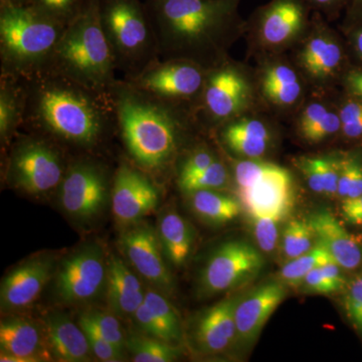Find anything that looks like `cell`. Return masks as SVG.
Masks as SVG:
<instances>
[{
  "label": "cell",
  "mask_w": 362,
  "mask_h": 362,
  "mask_svg": "<svg viewBox=\"0 0 362 362\" xmlns=\"http://www.w3.org/2000/svg\"><path fill=\"white\" fill-rule=\"evenodd\" d=\"M21 78L25 90L21 131L86 156L118 136L110 92L92 89L47 69Z\"/></svg>",
  "instance_id": "cell-1"
},
{
  "label": "cell",
  "mask_w": 362,
  "mask_h": 362,
  "mask_svg": "<svg viewBox=\"0 0 362 362\" xmlns=\"http://www.w3.org/2000/svg\"><path fill=\"white\" fill-rule=\"evenodd\" d=\"M162 59H185L206 71L230 59L247 32L240 0H145Z\"/></svg>",
  "instance_id": "cell-2"
},
{
  "label": "cell",
  "mask_w": 362,
  "mask_h": 362,
  "mask_svg": "<svg viewBox=\"0 0 362 362\" xmlns=\"http://www.w3.org/2000/svg\"><path fill=\"white\" fill-rule=\"evenodd\" d=\"M117 131L130 161L153 177L169 170L188 134L199 125L194 111L117 78L110 89Z\"/></svg>",
  "instance_id": "cell-3"
},
{
  "label": "cell",
  "mask_w": 362,
  "mask_h": 362,
  "mask_svg": "<svg viewBox=\"0 0 362 362\" xmlns=\"http://www.w3.org/2000/svg\"><path fill=\"white\" fill-rule=\"evenodd\" d=\"M45 69L57 71L92 89L110 92L116 64L101 25L98 0H89L64 30Z\"/></svg>",
  "instance_id": "cell-4"
},
{
  "label": "cell",
  "mask_w": 362,
  "mask_h": 362,
  "mask_svg": "<svg viewBox=\"0 0 362 362\" xmlns=\"http://www.w3.org/2000/svg\"><path fill=\"white\" fill-rule=\"evenodd\" d=\"M66 28L28 4L0 6V75L25 78L44 70Z\"/></svg>",
  "instance_id": "cell-5"
},
{
  "label": "cell",
  "mask_w": 362,
  "mask_h": 362,
  "mask_svg": "<svg viewBox=\"0 0 362 362\" xmlns=\"http://www.w3.org/2000/svg\"><path fill=\"white\" fill-rule=\"evenodd\" d=\"M102 28L110 45L117 71L131 78L160 59L156 32L144 2L98 0Z\"/></svg>",
  "instance_id": "cell-6"
},
{
  "label": "cell",
  "mask_w": 362,
  "mask_h": 362,
  "mask_svg": "<svg viewBox=\"0 0 362 362\" xmlns=\"http://www.w3.org/2000/svg\"><path fill=\"white\" fill-rule=\"evenodd\" d=\"M66 150L33 133L20 131L11 143L6 180L28 194L40 195L58 189L68 168Z\"/></svg>",
  "instance_id": "cell-7"
},
{
  "label": "cell",
  "mask_w": 362,
  "mask_h": 362,
  "mask_svg": "<svg viewBox=\"0 0 362 362\" xmlns=\"http://www.w3.org/2000/svg\"><path fill=\"white\" fill-rule=\"evenodd\" d=\"M238 199L250 216L281 214L288 216L294 206L295 187L291 173L273 162L259 158L233 163Z\"/></svg>",
  "instance_id": "cell-8"
},
{
  "label": "cell",
  "mask_w": 362,
  "mask_h": 362,
  "mask_svg": "<svg viewBox=\"0 0 362 362\" xmlns=\"http://www.w3.org/2000/svg\"><path fill=\"white\" fill-rule=\"evenodd\" d=\"M252 99L251 81L239 64L228 59L207 71L202 96L194 107L199 124L218 128L244 115Z\"/></svg>",
  "instance_id": "cell-9"
},
{
  "label": "cell",
  "mask_w": 362,
  "mask_h": 362,
  "mask_svg": "<svg viewBox=\"0 0 362 362\" xmlns=\"http://www.w3.org/2000/svg\"><path fill=\"white\" fill-rule=\"evenodd\" d=\"M311 11L305 0H271L259 6L247 23L252 45L268 54L292 47L310 28Z\"/></svg>",
  "instance_id": "cell-10"
},
{
  "label": "cell",
  "mask_w": 362,
  "mask_h": 362,
  "mask_svg": "<svg viewBox=\"0 0 362 362\" xmlns=\"http://www.w3.org/2000/svg\"><path fill=\"white\" fill-rule=\"evenodd\" d=\"M206 75V69L192 62L160 59L135 77L124 80L147 94L194 111Z\"/></svg>",
  "instance_id": "cell-11"
},
{
  "label": "cell",
  "mask_w": 362,
  "mask_h": 362,
  "mask_svg": "<svg viewBox=\"0 0 362 362\" xmlns=\"http://www.w3.org/2000/svg\"><path fill=\"white\" fill-rule=\"evenodd\" d=\"M113 177L104 162L90 156L76 157L58 188L59 202L75 218H93L104 206Z\"/></svg>",
  "instance_id": "cell-12"
},
{
  "label": "cell",
  "mask_w": 362,
  "mask_h": 362,
  "mask_svg": "<svg viewBox=\"0 0 362 362\" xmlns=\"http://www.w3.org/2000/svg\"><path fill=\"white\" fill-rule=\"evenodd\" d=\"M263 266L261 252L249 243H225L211 255L202 272V293L209 297L232 290L256 277Z\"/></svg>",
  "instance_id": "cell-13"
},
{
  "label": "cell",
  "mask_w": 362,
  "mask_h": 362,
  "mask_svg": "<svg viewBox=\"0 0 362 362\" xmlns=\"http://www.w3.org/2000/svg\"><path fill=\"white\" fill-rule=\"evenodd\" d=\"M111 197L116 221L131 225L156 209L160 194L151 175L124 159L114 173Z\"/></svg>",
  "instance_id": "cell-14"
},
{
  "label": "cell",
  "mask_w": 362,
  "mask_h": 362,
  "mask_svg": "<svg viewBox=\"0 0 362 362\" xmlns=\"http://www.w3.org/2000/svg\"><path fill=\"white\" fill-rule=\"evenodd\" d=\"M107 270L101 249L83 247L62 264L57 275V296L66 304L94 299L106 286Z\"/></svg>",
  "instance_id": "cell-15"
},
{
  "label": "cell",
  "mask_w": 362,
  "mask_h": 362,
  "mask_svg": "<svg viewBox=\"0 0 362 362\" xmlns=\"http://www.w3.org/2000/svg\"><path fill=\"white\" fill-rule=\"evenodd\" d=\"M309 33L297 52L298 68L311 82L328 84L341 71L344 59L341 45L318 13Z\"/></svg>",
  "instance_id": "cell-16"
},
{
  "label": "cell",
  "mask_w": 362,
  "mask_h": 362,
  "mask_svg": "<svg viewBox=\"0 0 362 362\" xmlns=\"http://www.w3.org/2000/svg\"><path fill=\"white\" fill-rule=\"evenodd\" d=\"M120 246L135 270L160 291L173 290V278L163 259L158 233L150 226L131 228L121 237Z\"/></svg>",
  "instance_id": "cell-17"
},
{
  "label": "cell",
  "mask_w": 362,
  "mask_h": 362,
  "mask_svg": "<svg viewBox=\"0 0 362 362\" xmlns=\"http://www.w3.org/2000/svg\"><path fill=\"white\" fill-rule=\"evenodd\" d=\"M286 295L284 286L272 282L259 286L247 296L239 298L235 318L237 338L240 342L247 344L257 339L272 314L284 301Z\"/></svg>",
  "instance_id": "cell-18"
},
{
  "label": "cell",
  "mask_w": 362,
  "mask_h": 362,
  "mask_svg": "<svg viewBox=\"0 0 362 362\" xmlns=\"http://www.w3.org/2000/svg\"><path fill=\"white\" fill-rule=\"evenodd\" d=\"M54 261L40 257L26 262L6 276L0 289L4 311L25 308L39 297L52 277Z\"/></svg>",
  "instance_id": "cell-19"
},
{
  "label": "cell",
  "mask_w": 362,
  "mask_h": 362,
  "mask_svg": "<svg viewBox=\"0 0 362 362\" xmlns=\"http://www.w3.org/2000/svg\"><path fill=\"white\" fill-rule=\"evenodd\" d=\"M314 235L333 259L346 270H354L362 262V249L342 223L327 209L312 214L308 218Z\"/></svg>",
  "instance_id": "cell-20"
},
{
  "label": "cell",
  "mask_w": 362,
  "mask_h": 362,
  "mask_svg": "<svg viewBox=\"0 0 362 362\" xmlns=\"http://www.w3.org/2000/svg\"><path fill=\"white\" fill-rule=\"evenodd\" d=\"M239 298L228 297L214 305L199 319L195 340L206 354H221L237 338L235 311Z\"/></svg>",
  "instance_id": "cell-21"
},
{
  "label": "cell",
  "mask_w": 362,
  "mask_h": 362,
  "mask_svg": "<svg viewBox=\"0 0 362 362\" xmlns=\"http://www.w3.org/2000/svg\"><path fill=\"white\" fill-rule=\"evenodd\" d=\"M1 362H37L49 358L42 333L35 324L21 318H11L0 324Z\"/></svg>",
  "instance_id": "cell-22"
},
{
  "label": "cell",
  "mask_w": 362,
  "mask_h": 362,
  "mask_svg": "<svg viewBox=\"0 0 362 362\" xmlns=\"http://www.w3.org/2000/svg\"><path fill=\"white\" fill-rule=\"evenodd\" d=\"M226 147L233 153L249 159L265 156L272 141L270 128L264 121L244 115L216 128Z\"/></svg>",
  "instance_id": "cell-23"
},
{
  "label": "cell",
  "mask_w": 362,
  "mask_h": 362,
  "mask_svg": "<svg viewBox=\"0 0 362 362\" xmlns=\"http://www.w3.org/2000/svg\"><path fill=\"white\" fill-rule=\"evenodd\" d=\"M259 87L266 101L279 109L292 108L304 94L300 71L284 61L270 62L262 69Z\"/></svg>",
  "instance_id": "cell-24"
},
{
  "label": "cell",
  "mask_w": 362,
  "mask_h": 362,
  "mask_svg": "<svg viewBox=\"0 0 362 362\" xmlns=\"http://www.w3.org/2000/svg\"><path fill=\"white\" fill-rule=\"evenodd\" d=\"M47 347L54 358L65 362H84L90 359V349L84 330L68 317L56 314L45 321Z\"/></svg>",
  "instance_id": "cell-25"
},
{
  "label": "cell",
  "mask_w": 362,
  "mask_h": 362,
  "mask_svg": "<svg viewBox=\"0 0 362 362\" xmlns=\"http://www.w3.org/2000/svg\"><path fill=\"white\" fill-rule=\"evenodd\" d=\"M106 286L108 304L115 314L133 315L144 302L141 281L117 257L109 262Z\"/></svg>",
  "instance_id": "cell-26"
},
{
  "label": "cell",
  "mask_w": 362,
  "mask_h": 362,
  "mask_svg": "<svg viewBox=\"0 0 362 362\" xmlns=\"http://www.w3.org/2000/svg\"><path fill=\"white\" fill-rule=\"evenodd\" d=\"M25 111V90L21 78L0 75V140L4 147L20 133Z\"/></svg>",
  "instance_id": "cell-27"
},
{
  "label": "cell",
  "mask_w": 362,
  "mask_h": 362,
  "mask_svg": "<svg viewBox=\"0 0 362 362\" xmlns=\"http://www.w3.org/2000/svg\"><path fill=\"white\" fill-rule=\"evenodd\" d=\"M158 237L169 261L182 266L194 246V232L189 223L175 211L163 214L159 221Z\"/></svg>",
  "instance_id": "cell-28"
},
{
  "label": "cell",
  "mask_w": 362,
  "mask_h": 362,
  "mask_svg": "<svg viewBox=\"0 0 362 362\" xmlns=\"http://www.w3.org/2000/svg\"><path fill=\"white\" fill-rule=\"evenodd\" d=\"M187 195L194 213L214 225L230 223L243 211L239 199L221 194L220 190H199Z\"/></svg>",
  "instance_id": "cell-29"
},
{
  "label": "cell",
  "mask_w": 362,
  "mask_h": 362,
  "mask_svg": "<svg viewBox=\"0 0 362 362\" xmlns=\"http://www.w3.org/2000/svg\"><path fill=\"white\" fill-rule=\"evenodd\" d=\"M297 166L314 192L328 197L337 194L341 159L331 156H303L298 159Z\"/></svg>",
  "instance_id": "cell-30"
},
{
  "label": "cell",
  "mask_w": 362,
  "mask_h": 362,
  "mask_svg": "<svg viewBox=\"0 0 362 362\" xmlns=\"http://www.w3.org/2000/svg\"><path fill=\"white\" fill-rule=\"evenodd\" d=\"M126 346L136 362H170L180 356V349L173 343L149 335H132Z\"/></svg>",
  "instance_id": "cell-31"
},
{
  "label": "cell",
  "mask_w": 362,
  "mask_h": 362,
  "mask_svg": "<svg viewBox=\"0 0 362 362\" xmlns=\"http://www.w3.org/2000/svg\"><path fill=\"white\" fill-rule=\"evenodd\" d=\"M332 261L334 259L331 257L329 252L317 242L316 247H312L310 251L305 252L298 258L286 262L280 271L281 280L292 287H297L302 285L309 272Z\"/></svg>",
  "instance_id": "cell-32"
},
{
  "label": "cell",
  "mask_w": 362,
  "mask_h": 362,
  "mask_svg": "<svg viewBox=\"0 0 362 362\" xmlns=\"http://www.w3.org/2000/svg\"><path fill=\"white\" fill-rule=\"evenodd\" d=\"M314 235L308 220L290 221L283 230L282 254L286 262L302 256L313 247Z\"/></svg>",
  "instance_id": "cell-33"
},
{
  "label": "cell",
  "mask_w": 362,
  "mask_h": 362,
  "mask_svg": "<svg viewBox=\"0 0 362 362\" xmlns=\"http://www.w3.org/2000/svg\"><path fill=\"white\" fill-rule=\"evenodd\" d=\"M145 304L153 312L157 320L160 323L165 333L166 341L180 342L182 333L177 313L170 302L158 291L152 289L145 290Z\"/></svg>",
  "instance_id": "cell-34"
},
{
  "label": "cell",
  "mask_w": 362,
  "mask_h": 362,
  "mask_svg": "<svg viewBox=\"0 0 362 362\" xmlns=\"http://www.w3.org/2000/svg\"><path fill=\"white\" fill-rule=\"evenodd\" d=\"M230 176L225 164L218 159L211 166L189 177L178 180L177 185L185 194L199 190H220L228 187Z\"/></svg>",
  "instance_id": "cell-35"
},
{
  "label": "cell",
  "mask_w": 362,
  "mask_h": 362,
  "mask_svg": "<svg viewBox=\"0 0 362 362\" xmlns=\"http://www.w3.org/2000/svg\"><path fill=\"white\" fill-rule=\"evenodd\" d=\"M89 0H28L26 4L59 25L68 26Z\"/></svg>",
  "instance_id": "cell-36"
},
{
  "label": "cell",
  "mask_w": 362,
  "mask_h": 362,
  "mask_svg": "<svg viewBox=\"0 0 362 362\" xmlns=\"http://www.w3.org/2000/svg\"><path fill=\"white\" fill-rule=\"evenodd\" d=\"M250 218L259 249L265 252H274L277 247L279 228L287 216L281 214H262Z\"/></svg>",
  "instance_id": "cell-37"
},
{
  "label": "cell",
  "mask_w": 362,
  "mask_h": 362,
  "mask_svg": "<svg viewBox=\"0 0 362 362\" xmlns=\"http://www.w3.org/2000/svg\"><path fill=\"white\" fill-rule=\"evenodd\" d=\"M218 156L206 145H197L187 151L177 164V180L197 175L218 160Z\"/></svg>",
  "instance_id": "cell-38"
},
{
  "label": "cell",
  "mask_w": 362,
  "mask_h": 362,
  "mask_svg": "<svg viewBox=\"0 0 362 362\" xmlns=\"http://www.w3.org/2000/svg\"><path fill=\"white\" fill-rule=\"evenodd\" d=\"M78 325L84 330L89 341L90 351L99 361L117 362L123 361V350L119 349L108 340L105 339L98 331L90 325L84 315L78 318Z\"/></svg>",
  "instance_id": "cell-39"
},
{
  "label": "cell",
  "mask_w": 362,
  "mask_h": 362,
  "mask_svg": "<svg viewBox=\"0 0 362 362\" xmlns=\"http://www.w3.org/2000/svg\"><path fill=\"white\" fill-rule=\"evenodd\" d=\"M83 315L105 339L108 340L119 349L124 350L126 342L124 340L122 328L115 316L103 312H92Z\"/></svg>",
  "instance_id": "cell-40"
},
{
  "label": "cell",
  "mask_w": 362,
  "mask_h": 362,
  "mask_svg": "<svg viewBox=\"0 0 362 362\" xmlns=\"http://www.w3.org/2000/svg\"><path fill=\"white\" fill-rule=\"evenodd\" d=\"M344 304L350 320L362 330V274L347 285Z\"/></svg>",
  "instance_id": "cell-41"
},
{
  "label": "cell",
  "mask_w": 362,
  "mask_h": 362,
  "mask_svg": "<svg viewBox=\"0 0 362 362\" xmlns=\"http://www.w3.org/2000/svg\"><path fill=\"white\" fill-rule=\"evenodd\" d=\"M339 130H341L339 114L330 110L328 112L327 116L323 119L322 122L318 124L315 128L309 131L302 137L307 142L315 144V143L322 142L331 136L337 134Z\"/></svg>",
  "instance_id": "cell-42"
},
{
  "label": "cell",
  "mask_w": 362,
  "mask_h": 362,
  "mask_svg": "<svg viewBox=\"0 0 362 362\" xmlns=\"http://www.w3.org/2000/svg\"><path fill=\"white\" fill-rule=\"evenodd\" d=\"M330 109L320 102H313L307 105L298 121V129L301 136L306 134L309 131L315 128L318 124L322 122L323 119L327 116Z\"/></svg>",
  "instance_id": "cell-43"
},
{
  "label": "cell",
  "mask_w": 362,
  "mask_h": 362,
  "mask_svg": "<svg viewBox=\"0 0 362 362\" xmlns=\"http://www.w3.org/2000/svg\"><path fill=\"white\" fill-rule=\"evenodd\" d=\"M137 325L141 328L143 332L146 333L149 337L158 338V339L166 341L165 333L160 323L157 320L153 312L150 310L148 306L143 302L141 306L135 311L132 315ZM168 342V341H166Z\"/></svg>",
  "instance_id": "cell-44"
},
{
  "label": "cell",
  "mask_w": 362,
  "mask_h": 362,
  "mask_svg": "<svg viewBox=\"0 0 362 362\" xmlns=\"http://www.w3.org/2000/svg\"><path fill=\"white\" fill-rule=\"evenodd\" d=\"M361 164L354 158L341 159L339 180H338L337 194L342 199H346L350 187L356 178L357 170Z\"/></svg>",
  "instance_id": "cell-45"
},
{
  "label": "cell",
  "mask_w": 362,
  "mask_h": 362,
  "mask_svg": "<svg viewBox=\"0 0 362 362\" xmlns=\"http://www.w3.org/2000/svg\"><path fill=\"white\" fill-rule=\"evenodd\" d=\"M302 285L304 286L307 291L315 293V294L329 295L331 293L337 292L329 280L324 275L321 267L309 272Z\"/></svg>",
  "instance_id": "cell-46"
},
{
  "label": "cell",
  "mask_w": 362,
  "mask_h": 362,
  "mask_svg": "<svg viewBox=\"0 0 362 362\" xmlns=\"http://www.w3.org/2000/svg\"><path fill=\"white\" fill-rule=\"evenodd\" d=\"M341 211L345 220L349 223L362 226V194L354 199H343Z\"/></svg>",
  "instance_id": "cell-47"
},
{
  "label": "cell",
  "mask_w": 362,
  "mask_h": 362,
  "mask_svg": "<svg viewBox=\"0 0 362 362\" xmlns=\"http://www.w3.org/2000/svg\"><path fill=\"white\" fill-rule=\"evenodd\" d=\"M312 11L322 13L327 18L337 16L349 0H305Z\"/></svg>",
  "instance_id": "cell-48"
},
{
  "label": "cell",
  "mask_w": 362,
  "mask_h": 362,
  "mask_svg": "<svg viewBox=\"0 0 362 362\" xmlns=\"http://www.w3.org/2000/svg\"><path fill=\"white\" fill-rule=\"evenodd\" d=\"M340 269H342L341 267L338 265L337 262L334 261L321 266V270H322L324 275L329 280V282L335 288L337 292L341 290L343 286H344V280H343Z\"/></svg>",
  "instance_id": "cell-49"
},
{
  "label": "cell",
  "mask_w": 362,
  "mask_h": 362,
  "mask_svg": "<svg viewBox=\"0 0 362 362\" xmlns=\"http://www.w3.org/2000/svg\"><path fill=\"white\" fill-rule=\"evenodd\" d=\"M347 87L362 101V71H356L349 74L346 78Z\"/></svg>",
  "instance_id": "cell-50"
},
{
  "label": "cell",
  "mask_w": 362,
  "mask_h": 362,
  "mask_svg": "<svg viewBox=\"0 0 362 362\" xmlns=\"http://www.w3.org/2000/svg\"><path fill=\"white\" fill-rule=\"evenodd\" d=\"M343 134L349 138H358L362 136V118L351 122L341 124Z\"/></svg>",
  "instance_id": "cell-51"
},
{
  "label": "cell",
  "mask_w": 362,
  "mask_h": 362,
  "mask_svg": "<svg viewBox=\"0 0 362 362\" xmlns=\"http://www.w3.org/2000/svg\"><path fill=\"white\" fill-rule=\"evenodd\" d=\"M354 49L358 58L362 61V28L357 30L354 35Z\"/></svg>",
  "instance_id": "cell-52"
},
{
  "label": "cell",
  "mask_w": 362,
  "mask_h": 362,
  "mask_svg": "<svg viewBox=\"0 0 362 362\" xmlns=\"http://www.w3.org/2000/svg\"><path fill=\"white\" fill-rule=\"evenodd\" d=\"M28 0H0V6H23Z\"/></svg>",
  "instance_id": "cell-53"
},
{
  "label": "cell",
  "mask_w": 362,
  "mask_h": 362,
  "mask_svg": "<svg viewBox=\"0 0 362 362\" xmlns=\"http://www.w3.org/2000/svg\"><path fill=\"white\" fill-rule=\"evenodd\" d=\"M352 13H362V0H352Z\"/></svg>",
  "instance_id": "cell-54"
}]
</instances>
